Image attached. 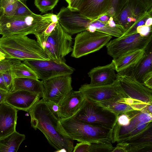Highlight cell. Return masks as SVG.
<instances>
[{"instance_id":"obj_17","label":"cell","mask_w":152,"mask_h":152,"mask_svg":"<svg viewBox=\"0 0 152 152\" xmlns=\"http://www.w3.org/2000/svg\"><path fill=\"white\" fill-rule=\"evenodd\" d=\"M113 60L109 64L98 66L91 69L88 73L91 79L90 85L101 86L110 84L116 80L117 74Z\"/></svg>"},{"instance_id":"obj_19","label":"cell","mask_w":152,"mask_h":152,"mask_svg":"<svg viewBox=\"0 0 152 152\" xmlns=\"http://www.w3.org/2000/svg\"><path fill=\"white\" fill-rule=\"evenodd\" d=\"M17 111L5 102L0 105V138L16 131Z\"/></svg>"},{"instance_id":"obj_23","label":"cell","mask_w":152,"mask_h":152,"mask_svg":"<svg viewBox=\"0 0 152 152\" xmlns=\"http://www.w3.org/2000/svg\"><path fill=\"white\" fill-rule=\"evenodd\" d=\"M24 90L39 94L42 98L44 96L43 82L39 80L28 78L14 79L12 91Z\"/></svg>"},{"instance_id":"obj_41","label":"cell","mask_w":152,"mask_h":152,"mask_svg":"<svg viewBox=\"0 0 152 152\" xmlns=\"http://www.w3.org/2000/svg\"><path fill=\"white\" fill-rule=\"evenodd\" d=\"M143 84L147 87L152 89V72L148 73L145 77Z\"/></svg>"},{"instance_id":"obj_37","label":"cell","mask_w":152,"mask_h":152,"mask_svg":"<svg viewBox=\"0 0 152 152\" xmlns=\"http://www.w3.org/2000/svg\"><path fill=\"white\" fill-rule=\"evenodd\" d=\"M91 143L86 142H80L77 143L74 147L73 152H90Z\"/></svg>"},{"instance_id":"obj_22","label":"cell","mask_w":152,"mask_h":152,"mask_svg":"<svg viewBox=\"0 0 152 152\" xmlns=\"http://www.w3.org/2000/svg\"><path fill=\"white\" fill-rule=\"evenodd\" d=\"M152 129L134 140L121 142L125 146L126 152H152Z\"/></svg>"},{"instance_id":"obj_46","label":"cell","mask_w":152,"mask_h":152,"mask_svg":"<svg viewBox=\"0 0 152 152\" xmlns=\"http://www.w3.org/2000/svg\"><path fill=\"white\" fill-rule=\"evenodd\" d=\"M0 89L8 92L7 88L4 82L1 72H0Z\"/></svg>"},{"instance_id":"obj_47","label":"cell","mask_w":152,"mask_h":152,"mask_svg":"<svg viewBox=\"0 0 152 152\" xmlns=\"http://www.w3.org/2000/svg\"><path fill=\"white\" fill-rule=\"evenodd\" d=\"M7 92L0 89V105L4 102Z\"/></svg>"},{"instance_id":"obj_6","label":"cell","mask_w":152,"mask_h":152,"mask_svg":"<svg viewBox=\"0 0 152 152\" xmlns=\"http://www.w3.org/2000/svg\"><path fill=\"white\" fill-rule=\"evenodd\" d=\"M74 117L84 123L113 129L118 116L113 113L86 98Z\"/></svg>"},{"instance_id":"obj_24","label":"cell","mask_w":152,"mask_h":152,"mask_svg":"<svg viewBox=\"0 0 152 152\" xmlns=\"http://www.w3.org/2000/svg\"><path fill=\"white\" fill-rule=\"evenodd\" d=\"M107 22L102 21L98 19L92 21L86 30L90 32L97 31L117 38L120 37L123 35L125 30L122 26L118 25L115 27H111Z\"/></svg>"},{"instance_id":"obj_8","label":"cell","mask_w":152,"mask_h":152,"mask_svg":"<svg viewBox=\"0 0 152 152\" xmlns=\"http://www.w3.org/2000/svg\"><path fill=\"white\" fill-rule=\"evenodd\" d=\"M84 97L98 104L112 103L127 97L117 77L113 83L94 86L82 85L79 89Z\"/></svg>"},{"instance_id":"obj_39","label":"cell","mask_w":152,"mask_h":152,"mask_svg":"<svg viewBox=\"0 0 152 152\" xmlns=\"http://www.w3.org/2000/svg\"><path fill=\"white\" fill-rule=\"evenodd\" d=\"M137 33L143 37L148 36L152 33V27L142 25L138 26L136 29Z\"/></svg>"},{"instance_id":"obj_27","label":"cell","mask_w":152,"mask_h":152,"mask_svg":"<svg viewBox=\"0 0 152 152\" xmlns=\"http://www.w3.org/2000/svg\"><path fill=\"white\" fill-rule=\"evenodd\" d=\"M11 70L14 79L15 78H28L39 79L35 72L23 63L20 62L16 64Z\"/></svg>"},{"instance_id":"obj_12","label":"cell","mask_w":152,"mask_h":152,"mask_svg":"<svg viewBox=\"0 0 152 152\" xmlns=\"http://www.w3.org/2000/svg\"><path fill=\"white\" fill-rule=\"evenodd\" d=\"M43 82L44 96L42 99L58 104L73 89L71 75L58 76Z\"/></svg>"},{"instance_id":"obj_29","label":"cell","mask_w":152,"mask_h":152,"mask_svg":"<svg viewBox=\"0 0 152 152\" xmlns=\"http://www.w3.org/2000/svg\"><path fill=\"white\" fill-rule=\"evenodd\" d=\"M129 0H111L110 7L106 15L114 18L117 16L127 5Z\"/></svg>"},{"instance_id":"obj_36","label":"cell","mask_w":152,"mask_h":152,"mask_svg":"<svg viewBox=\"0 0 152 152\" xmlns=\"http://www.w3.org/2000/svg\"><path fill=\"white\" fill-rule=\"evenodd\" d=\"M11 69L1 72L8 92L12 91L13 88L14 78L12 75Z\"/></svg>"},{"instance_id":"obj_9","label":"cell","mask_w":152,"mask_h":152,"mask_svg":"<svg viewBox=\"0 0 152 152\" xmlns=\"http://www.w3.org/2000/svg\"><path fill=\"white\" fill-rule=\"evenodd\" d=\"M112 38L97 31L90 32L85 30L79 33L75 38L71 56L78 58L97 51L106 46Z\"/></svg>"},{"instance_id":"obj_13","label":"cell","mask_w":152,"mask_h":152,"mask_svg":"<svg viewBox=\"0 0 152 152\" xmlns=\"http://www.w3.org/2000/svg\"><path fill=\"white\" fill-rule=\"evenodd\" d=\"M57 15L61 27L71 35L86 30L91 21L79 11L71 10L68 7H62Z\"/></svg>"},{"instance_id":"obj_16","label":"cell","mask_w":152,"mask_h":152,"mask_svg":"<svg viewBox=\"0 0 152 152\" xmlns=\"http://www.w3.org/2000/svg\"><path fill=\"white\" fill-rule=\"evenodd\" d=\"M111 0H80L77 10L82 15L93 21L106 15Z\"/></svg>"},{"instance_id":"obj_35","label":"cell","mask_w":152,"mask_h":152,"mask_svg":"<svg viewBox=\"0 0 152 152\" xmlns=\"http://www.w3.org/2000/svg\"><path fill=\"white\" fill-rule=\"evenodd\" d=\"M21 61L16 59L5 58L0 60V72L11 69Z\"/></svg>"},{"instance_id":"obj_28","label":"cell","mask_w":152,"mask_h":152,"mask_svg":"<svg viewBox=\"0 0 152 152\" xmlns=\"http://www.w3.org/2000/svg\"><path fill=\"white\" fill-rule=\"evenodd\" d=\"M98 104L118 116L130 111L135 110L131 106L125 103L123 99L112 103Z\"/></svg>"},{"instance_id":"obj_21","label":"cell","mask_w":152,"mask_h":152,"mask_svg":"<svg viewBox=\"0 0 152 152\" xmlns=\"http://www.w3.org/2000/svg\"><path fill=\"white\" fill-rule=\"evenodd\" d=\"M146 50H140L130 52L113 59L116 72H124L134 66L143 57Z\"/></svg>"},{"instance_id":"obj_49","label":"cell","mask_w":152,"mask_h":152,"mask_svg":"<svg viewBox=\"0 0 152 152\" xmlns=\"http://www.w3.org/2000/svg\"><path fill=\"white\" fill-rule=\"evenodd\" d=\"M110 17L107 15H103L99 17L98 19L103 22H107L109 20Z\"/></svg>"},{"instance_id":"obj_18","label":"cell","mask_w":152,"mask_h":152,"mask_svg":"<svg viewBox=\"0 0 152 152\" xmlns=\"http://www.w3.org/2000/svg\"><path fill=\"white\" fill-rule=\"evenodd\" d=\"M85 99L80 91H71L59 104V118L74 115L80 110Z\"/></svg>"},{"instance_id":"obj_5","label":"cell","mask_w":152,"mask_h":152,"mask_svg":"<svg viewBox=\"0 0 152 152\" xmlns=\"http://www.w3.org/2000/svg\"><path fill=\"white\" fill-rule=\"evenodd\" d=\"M35 36L50 59L57 63L65 61L64 57L72 52L71 35L64 30L59 22L49 35L45 36L41 33Z\"/></svg>"},{"instance_id":"obj_3","label":"cell","mask_w":152,"mask_h":152,"mask_svg":"<svg viewBox=\"0 0 152 152\" xmlns=\"http://www.w3.org/2000/svg\"><path fill=\"white\" fill-rule=\"evenodd\" d=\"M53 13L33 14L25 16L3 15L0 19V34L35 35L43 31L52 22Z\"/></svg>"},{"instance_id":"obj_43","label":"cell","mask_w":152,"mask_h":152,"mask_svg":"<svg viewBox=\"0 0 152 152\" xmlns=\"http://www.w3.org/2000/svg\"><path fill=\"white\" fill-rule=\"evenodd\" d=\"M80 0H71L67 7L71 10L78 11L77 7Z\"/></svg>"},{"instance_id":"obj_53","label":"cell","mask_w":152,"mask_h":152,"mask_svg":"<svg viewBox=\"0 0 152 152\" xmlns=\"http://www.w3.org/2000/svg\"><path fill=\"white\" fill-rule=\"evenodd\" d=\"M67 2V3L69 4L71 1V0H65Z\"/></svg>"},{"instance_id":"obj_55","label":"cell","mask_w":152,"mask_h":152,"mask_svg":"<svg viewBox=\"0 0 152 152\" xmlns=\"http://www.w3.org/2000/svg\"><path fill=\"white\" fill-rule=\"evenodd\" d=\"M0 31H1V28H0Z\"/></svg>"},{"instance_id":"obj_11","label":"cell","mask_w":152,"mask_h":152,"mask_svg":"<svg viewBox=\"0 0 152 152\" xmlns=\"http://www.w3.org/2000/svg\"><path fill=\"white\" fill-rule=\"evenodd\" d=\"M23 61L43 81L58 76L71 75L75 70L65 61L58 63L51 60L26 59Z\"/></svg>"},{"instance_id":"obj_20","label":"cell","mask_w":152,"mask_h":152,"mask_svg":"<svg viewBox=\"0 0 152 152\" xmlns=\"http://www.w3.org/2000/svg\"><path fill=\"white\" fill-rule=\"evenodd\" d=\"M152 49L148 51L146 50L145 54L138 62L134 66L128 69L130 70V73L127 75L143 84L145 77L148 73L152 72Z\"/></svg>"},{"instance_id":"obj_45","label":"cell","mask_w":152,"mask_h":152,"mask_svg":"<svg viewBox=\"0 0 152 152\" xmlns=\"http://www.w3.org/2000/svg\"><path fill=\"white\" fill-rule=\"evenodd\" d=\"M112 152H126L125 146L121 143H118Z\"/></svg>"},{"instance_id":"obj_48","label":"cell","mask_w":152,"mask_h":152,"mask_svg":"<svg viewBox=\"0 0 152 152\" xmlns=\"http://www.w3.org/2000/svg\"><path fill=\"white\" fill-rule=\"evenodd\" d=\"M107 22L109 25L112 27H115L118 25L115 23L113 18L112 17H110L109 20Z\"/></svg>"},{"instance_id":"obj_52","label":"cell","mask_w":152,"mask_h":152,"mask_svg":"<svg viewBox=\"0 0 152 152\" xmlns=\"http://www.w3.org/2000/svg\"><path fill=\"white\" fill-rule=\"evenodd\" d=\"M5 58V54L0 50V60L4 59Z\"/></svg>"},{"instance_id":"obj_31","label":"cell","mask_w":152,"mask_h":152,"mask_svg":"<svg viewBox=\"0 0 152 152\" xmlns=\"http://www.w3.org/2000/svg\"><path fill=\"white\" fill-rule=\"evenodd\" d=\"M59 0H34L35 6L42 13H45L53 9Z\"/></svg>"},{"instance_id":"obj_30","label":"cell","mask_w":152,"mask_h":152,"mask_svg":"<svg viewBox=\"0 0 152 152\" xmlns=\"http://www.w3.org/2000/svg\"><path fill=\"white\" fill-rule=\"evenodd\" d=\"M152 10L145 12L131 25L129 28L125 32L122 36L137 33L136 31L137 27L139 26L145 25L147 18L150 17H152Z\"/></svg>"},{"instance_id":"obj_7","label":"cell","mask_w":152,"mask_h":152,"mask_svg":"<svg viewBox=\"0 0 152 152\" xmlns=\"http://www.w3.org/2000/svg\"><path fill=\"white\" fill-rule=\"evenodd\" d=\"M117 78L126 97L133 100L140 111L152 114V89L126 74L117 73Z\"/></svg>"},{"instance_id":"obj_42","label":"cell","mask_w":152,"mask_h":152,"mask_svg":"<svg viewBox=\"0 0 152 152\" xmlns=\"http://www.w3.org/2000/svg\"><path fill=\"white\" fill-rule=\"evenodd\" d=\"M58 22H52L41 33L45 36L49 35L54 29Z\"/></svg>"},{"instance_id":"obj_32","label":"cell","mask_w":152,"mask_h":152,"mask_svg":"<svg viewBox=\"0 0 152 152\" xmlns=\"http://www.w3.org/2000/svg\"><path fill=\"white\" fill-rule=\"evenodd\" d=\"M18 0H1V6L4 15L7 16H13L18 4Z\"/></svg>"},{"instance_id":"obj_38","label":"cell","mask_w":152,"mask_h":152,"mask_svg":"<svg viewBox=\"0 0 152 152\" xmlns=\"http://www.w3.org/2000/svg\"><path fill=\"white\" fill-rule=\"evenodd\" d=\"M130 120L129 116L126 113L120 114L118 116L116 123L121 126H126L129 123Z\"/></svg>"},{"instance_id":"obj_44","label":"cell","mask_w":152,"mask_h":152,"mask_svg":"<svg viewBox=\"0 0 152 152\" xmlns=\"http://www.w3.org/2000/svg\"><path fill=\"white\" fill-rule=\"evenodd\" d=\"M145 6L147 11L152 10V0H139Z\"/></svg>"},{"instance_id":"obj_1","label":"cell","mask_w":152,"mask_h":152,"mask_svg":"<svg viewBox=\"0 0 152 152\" xmlns=\"http://www.w3.org/2000/svg\"><path fill=\"white\" fill-rule=\"evenodd\" d=\"M28 112L31 126L42 132L57 151H73V140L65 134L59 123V118L50 110L45 100L43 99L39 100Z\"/></svg>"},{"instance_id":"obj_33","label":"cell","mask_w":152,"mask_h":152,"mask_svg":"<svg viewBox=\"0 0 152 152\" xmlns=\"http://www.w3.org/2000/svg\"><path fill=\"white\" fill-rule=\"evenodd\" d=\"M114 147L112 142L91 143L90 152H112Z\"/></svg>"},{"instance_id":"obj_10","label":"cell","mask_w":152,"mask_h":152,"mask_svg":"<svg viewBox=\"0 0 152 152\" xmlns=\"http://www.w3.org/2000/svg\"><path fill=\"white\" fill-rule=\"evenodd\" d=\"M152 33L142 37L137 33L123 36L110 41L107 44V53L113 59L130 52L147 49L152 40Z\"/></svg>"},{"instance_id":"obj_14","label":"cell","mask_w":152,"mask_h":152,"mask_svg":"<svg viewBox=\"0 0 152 152\" xmlns=\"http://www.w3.org/2000/svg\"><path fill=\"white\" fill-rule=\"evenodd\" d=\"M126 113L130 118L129 123L125 126L115 124L113 129L112 143L120 142L126 136L140 126L144 123L152 121V114L137 110Z\"/></svg>"},{"instance_id":"obj_54","label":"cell","mask_w":152,"mask_h":152,"mask_svg":"<svg viewBox=\"0 0 152 152\" xmlns=\"http://www.w3.org/2000/svg\"><path fill=\"white\" fill-rule=\"evenodd\" d=\"M20 1L25 2L27 0H19Z\"/></svg>"},{"instance_id":"obj_51","label":"cell","mask_w":152,"mask_h":152,"mask_svg":"<svg viewBox=\"0 0 152 152\" xmlns=\"http://www.w3.org/2000/svg\"><path fill=\"white\" fill-rule=\"evenodd\" d=\"M4 15V11L1 6V0H0V19Z\"/></svg>"},{"instance_id":"obj_26","label":"cell","mask_w":152,"mask_h":152,"mask_svg":"<svg viewBox=\"0 0 152 152\" xmlns=\"http://www.w3.org/2000/svg\"><path fill=\"white\" fill-rule=\"evenodd\" d=\"M137 1V0H129L127 5L121 12L113 18L115 23L122 26L125 31L129 27L127 19L129 17H133L134 8Z\"/></svg>"},{"instance_id":"obj_4","label":"cell","mask_w":152,"mask_h":152,"mask_svg":"<svg viewBox=\"0 0 152 152\" xmlns=\"http://www.w3.org/2000/svg\"><path fill=\"white\" fill-rule=\"evenodd\" d=\"M59 122L66 136L73 140L91 143L112 142L113 129L84 123L74 115L60 118Z\"/></svg>"},{"instance_id":"obj_2","label":"cell","mask_w":152,"mask_h":152,"mask_svg":"<svg viewBox=\"0 0 152 152\" xmlns=\"http://www.w3.org/2000/svg\"><path fill=\"white\" fill-rule=\"evenodd\" d=\"M0 50L5 54V58L50 60L37 41L25 35L2 36L0 37Z\"/></svg>"},{"instance_id":"obj_40","label":"cell","mask_w":152,"mask_h":152,"mask_svg":"<svg viewBox=\"0 0 152 152\" xmlns=\"http://www.w3.org/2000/svg\"><path fill=\"white\" fill-rule=\"evenodd\" d=\"M50 110L59 118V104L50 101H45Z\"/></svg>"},{"instance_id":"obj_15","label":"cell","mask_w":152,"mask_h":152,"mask_svg":"<svg viewBox=\"0 0 152 152\" xmlns=\"http://www.w3.org/2000/svg\"><path fill=\"white\" fill-rule=\"evenodd\" d=\"M38 94L24 90L7 92L5 102L17 110L28 112L39 100Z\"/></svg>"},{"instance_id":"obj_34","label":"cell","mask_w":152,"mask_h":152,"mask_svg":"<svg viewBox=\"0 0 152 152\" xmlns=\"http://www.w3.org/2000/svg\"><path fill=\"white\" fill-rule=\"evenodd\" d=\"M34 13L27 7L25 3L18 0L17 6L13 16H25Z\"/></svg>"},{"instance_id":"obj_50","label":"cell","mask_w":152,"mask_h":152,"mask_svg":"<svg viewBox=\"0 0 152 152\" xmlns=\"http://www.w3.org/2000/svg\"><path fill=\"white\" fill-rule=\"evenodd\" d=\"M152 24V17H150L147 18V19L145 24L146 26H151Z\"/></svg>"},{"instance_id":"obj_25","label":"cell","mask_w":152,"mask_h":152,"mask_svg":"<svg viewBox=\"0 0 152 152\" xmlns=\"http://www.w3.org/2000/svg\"><path fill=\"white\" fill-rule=\"evenodd\" d=\"M25 139L24 134L16 131L0 138V152H16Z\"/></svg>"}]
</instances>
